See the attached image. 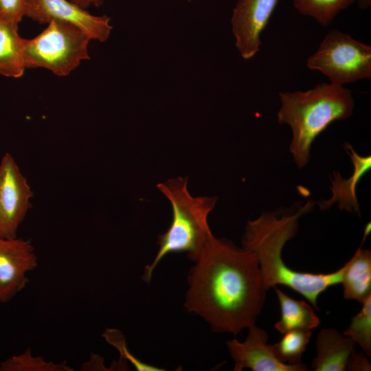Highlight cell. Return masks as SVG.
Segmentation results:
<instances>
[{
    "mask_svg": "<svg viewBox=\"0 0 371 371\" xmlns=\"http://www.w3.org/2000/svg\"><path fill=\"white\" fill-rule=\"evenodd\" d=\"M194 262L186 309L218 333L237 335L255 324L267 292L256 256L214 236Z\"/></svg>",
    "mask_w": 371,
    "mask_h": 371,
    "instance_id": "obj_1",
    "label": "cell"
},
{
    "mask_svg": "<svg viewBox=\"0 0 371 371\" xmlns=\"http://www.w3.org/2000/svg\"><path fill=\"white\" fill-rule=\"evenodd\" d=\"M314 204L309 200L295 213L280 216L276 212H268L248 221L241 243L243 249L256 256L267 291L278 285L286 286L318 309L319 296L329 287L341 283L346 265L329 273H305L287 267L282 258L284 246L297 232L299 218L309 212Z\"/></svg>",
    "mask_w": 371,
    "mask_h": 371,
    "instance_id": "obj_2",
    "label": "cell"
},
{
    "mask_svg": "<svg viewBox=\"0 0 371 371\" xmlns=\"http://www.w3.org/2000/svg\"><path fill=\"white\" fill-rule=\"evenodd\" d=\"M279 98L278 122L291 128L289 148L299 168L308 163L316 137L333 122L350 117L355 105L350 89L330 82L305 91L280 92Z\"/></svg>",
    "mask_w": 371,
    "mask_h": 371,
    "instance_id": "obj_3",
    "label": "cell"
},
{
    "mask_svg": "<svg viewBox=\"0 0 371 371\" xmlns=\"http://www.w3.org/2000/svg\"><path fill=\"white\" fill-rule=\"evenodd\" d=\"M157 188L171 204L172 217L167 231L158 236L159 249L153 261L146 265L142 279L148 283L159 262L172 253H186L194 262L214 237L208 224V215L214 208L217 197L193 196L188 189V178L168 179Z\"/></svg>",
    "mask_w": 371,
    "mask_h": 371,
    "instance_id": "obj_4",
    "label": "cell"
},
{
    "mask_svg": "<svg viewBox=\"0 0 371 371\" xmlns=\"http://www.w3.org/2000/svg\"><path fill=\"white\" fill-rule=\"evenodd\" d=\"M39 34L24 38L25 69L44 68L58 76H66L90 58L91 38L71 23L52 20Z\"/></svg>",
    "mask_w": 371,
    "mask_h": 371,
    "instance_id": "obj_5",
    "label": "cell"
},
{
    "mask_svg": "<svg viewBox=\"0 0 371 371\" xmlns=\"http://www.w3.org/2000/svg\"><path fill=\"white\" fill-rule=\"evenodd\" d=\"M306 66L319 71L335 85L344 86L370 79L371 46L339 30H332L308 58Z\"/></svg>",
    "mask_w": 371,
    "mask_h": 371,
    "instance_id": "obj_6",
    "label": "cell"
},
{
    "mask_svg": "<svg viewBox=\"0 0 371 371\" xmlns=\"http://www.w3.org/2000/svg\"><path fill=\"white\" fill-rule=\"evenodd\" d=\"M33 192L13 157L0 161V237H17V230L31 208Z\"/></svg>",
    "mask_w": 371,
    "mask_h": 371,
    "instance_id": "obj_7",
    "label": "cell"
},
{
    "mask_svg": "<svg viewBox=\"0 0 371 371\" xmlns=\"http://www.w3.org/2000/svg\"><path fill=\"white\" fill-rule=\"evenodd\" d=\"M25 16L41 24L58 20L74 25L91 40L106 41L112 31L111 19L91 14L70 0H27Z\"/></svg>",
    "mask_w": 371,
    "mask_h": 371,
    "instance_id": "obj_8",
    "label": "cell"
},
{
    "mask_svg": "<svg viewBox=\"0 0 371 371\" xmlns=\"http://www.w3.org/2000/svg\"><path fill=\"white\" fill-rule=\"evenodd\" d=\"M279 0H237L231 18L235 46L241 57L252 58L259 52L260 36Z\"/></svg>",
    "mask_w": 371,
    "mask_h": 371,
    "instance_id": "obj_9",
    "label": "cell"
},
{
    "mask_svg": "<svg viewBox=\"0 0 371 371\" xmlns=\"http://www.w3.org/2000/svg\"><path fill=\"white\" fill-rule=\"evenodd\" d=\"M38 266L30 240L0 237V302L7 303L30 282L27 273Z\"/></svg>",
    "mask_w": 371,
    "mask_h": 371,
    "instance_id": "obj_10",
    "label": "cell"
},
{
    "mask_svg": "<svg viewBox=\"0 0 371 371\" xmlns=\"http://www.w3.org/2000/svg\"><path fill=\"white\" fill-rule=\"evenodd\" d=\"M244 341L236 339L227 341L229 352L234 362V370L249 368L253 371H306L303 363L287 364L279 361L273 354L272 345L268 344L265 330L253 324L248 328Z\"/></svg>",
    "mask_w": 371,
    "mask_h": 371,
    "instance_id": "obj_11",
    "label": "cell"
},
{
    "mask_svg": "<svg viewBox=\"0 0 371 371\" xmlns=\"http://www.w3.org/2000/svg\"><path fill=\"white\" fill-rule=\"evenodd\" d=\"M344 146L353 164L352 175L344 179L339 172H334L330 177L331 198L320 201L318 205L322 210H326L337 203L340 210L354 212L360 216L357 188L360 179L370 170L371 157L359 155L348 142Z\"/></svg>",
    "mask_w": 371,
    "mask_h": 371,
    "instance_id": "obj_12",
    "label": "cell"
},
{
    "mask_svg": "<svg viewBox=\"0 0 371 371\" xmlns=\"http://www.w3.org/2000/svg\"><path fill=\"white\" fill-rule=\"evenodd\" d=\"M356 342L333 328L322 329L316 339L317 356L312 361L314 371H344Z\"/></svg>",
    "mask_w": 371,
    "mask_h": 371,
    "instance_id": "obj_13",
    "label": "cell"
},
{
    "mask_svg": "<svg viewBox=\"0 0 371 371\" xmlns=\"http://www.w3.org/2000/svg\"><path fill=\"white\" fill-rule=\"evenodd\" d=\"M19 24L0 16V75L18 78L25 71L24 38Z\"/></svg>",
    "mask_w": 371,
    "mask_h": 371,
    "instance_id": "obj_14",
    "label": "cell"
},
{
    "mask_svg": "<svg viewBox=\"0 0 371 371\" xmlns=\"http://www.w3.org/2000/svg\"><path fill=\"white\" fill-rule=\"evenodd\" d=\"M341 283L344 297L362 303L371 295V252L361 245L346 264Z\"/></svg>",
    "mask_w": 371,
    "mask_h": 371,
    "instance_id": "obj_15",
    "label": "cell"
},
{
    "mask_svg": "<svg viewBox=\"0 0 371 371\" xmlns=\"http://www.w3.org/2000/svg\"><path fill=\"white\" fill-rule=\"evenodd\" d=\"M280 306V318L274 327L282 334L293 330H312L320 324L313 307L303 300L291 298L276 288Z\"/></svg>",
    "mask_w": 371,
    "mask_h": 371,
    "instance_id": "obj_16",
    "label": "cell"
},
{
    "mask_svg": "<svg viewBox=\"0 0 371 371\" xmlns=\"http://www.w3.org/2000/svg\"><path fill=\"white\" fill-rule=\"evenodd\" d=\"M295 9L302 15L315 19L327 27L343 10L357 0H292Z\"/></svg>",
    "mask_w": 371,
    "mask_h": 371,
    "instance_id": "obj_17",
    "label": "cell"
},
{
    "mask_svg": "<svg viewBox=\"0 0 371 371\" xmlns=\"http://www.w3.org/2000/svg\"><path fill=\"white\" fill-rule=\"evenodd\" d=\"M311 336V330H293L284 333L279 342L272 345L276 357L287 364L301 363Z\"/></svg>",
    "mask_w": 371,
    "mask_h": 371,
    "instance_id": "obj_18",
    "label": "cell"
},
{
    "mask_svg": "<svg viewBox=\"0 0 371 371\" xmlns=\"http://www.w3.org/2000/svg\"><path fill=\"white\" fill-rule=\"evenodd\" d=\"M65 362L56 363L32 355L31 348L6 359L0 363V371H72Z\"/></svg>",
    "mask_w": 371,
    "mask_h": 371,
    "instance_id": "obj_19",
    "label": "cell"
},
{
    "mask_svg": "<svg viewBox=\"0 0 371 371\" xmlns=\"http://www.w3.org/2000/svg\"><path fill=\"white\" fill-rule=\"evenodd\" d=\"M360 311L351 318L348 328L343 333L353 339L367 355H371V295L362 302Z\"/></svg>",
    "mask_w": 371,
    "mask_h": 371,
    "instance_id": "obj_20",
    "label": "cell"
},
{
    "mask_svg": "<svg viewBox=\"0 0 371 371\" xmlns=\"http://www.w3.org/2000/svg\"><path fill=\"white\" fill-rule=\"evenodd\" d=\"M102 336L110 344L115 347L120 353L121 358L129 361L137 370L160 371L163 369L141 362L128 350L122 333L117 329H106Z\"/></svg>",
    "mask_w": 371,
    "mask_h": 371,
    "instance_id": "obj_21",
    "label": "cell"
},
{
    "mask_svg": "<svg viewBox=\"0 0 371 371\" xmlns=\"http://www.w3.org/2000/svg\"><path fill=\"white\" fill-rule=\"evenodd\" d=\"M27 0H0V16L19 24L25 15Z\"/></svg>",
    "mask_w": 371,
    "mask_h": 371,
    "instance_id": "obj_22",
    "label": "cell"
},
{
    "mask_svg": "<svg viewBox=\"0 0 371 371\" xmlns=\"http://www.w3.org/2000/svg\"><path fill=\"white\" fill-rule=\"evenodd\" d=\"M366 355L363 352H356L355 350L348 359L346 370L350 371H370L371 365Z\"/></svg>",
    "mask_w": 371,
    "mask_h": 371,
    "instance_id": "obj_23",
    "label": "cell"
},
{
    "mask_svg": "<svg viewBox=\"0 0 371 371\" xmlns=\"http://www.w3.org/2000/svg\"><path fill=\"white\" fill-rule=\"evenodd\" d=\"M71 1L76 3L77 5H80V7L87 9V8L91 6V5H100L104 0H70Z\"/></svg>",
    "mask_w": 371,
    "mask_h": 371,
    "instance_id": "obj_24",
    "label": "cell"
},
{
    "mask_svg": "<svg viewBox=\"0 0 371 371\" xmlns=\"http://www.w3.org/2000/svg\"><path fill=\"white\" fill-rule=\"evenodd\" d=\"M359 7L361 10H366L370 7L371 0H357Z\"/></svg>",
    "mask_w": 371,
    "mask_h": 371,
    "instance_id": "obj_25",
    "label": "cell"
},
{
    "mask_svg": "<svg viewBox=\"0 0 371 371\" xmlns=\"http://www.w3.org/2000/svg\"><path fill=\"white\" fill-rule=\"evenodd\" d=\"M185 1H189V2H190V1H193V0H185Z\"/></svg>",
    "mask_w": 371,
    "mask_h": 371,
    "instance_id": "obj_26",
    "label": "cell"
}]
</instances>
